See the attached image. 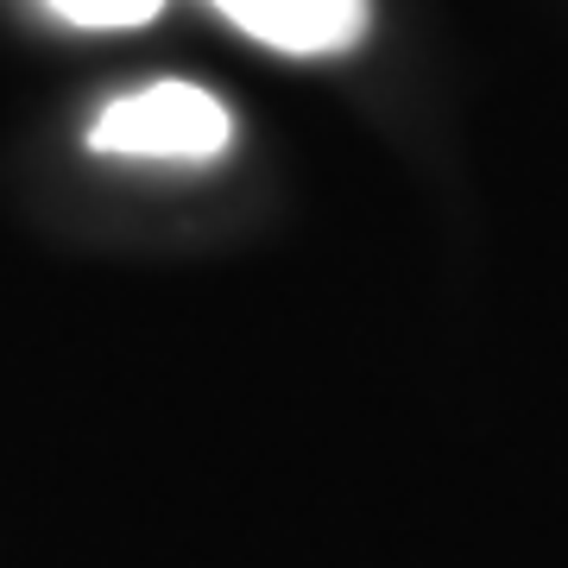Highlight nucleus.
<instances>
[{
	"label": "nucleus",
	"mask_w": 568,
	"mask_h": 568,
	"mask_svg": "<svg viewBox=\"0 0 568 568\" xmlns=\"http://www.w3.org/2000/svg\"><path fill=\"white\" fill-rule=\"evenodd\" d=\"M227 140H234L227 108L196 82L133 89L121 102H108L89 126V145L114 159H215L227 152Z\"/></svg>",
	"instance_id": "1"
},
{
	"label": "nucleus",
	"mask_w": 568,
	"mask_h": 568,
	"mask_svg": "<svg viewBox=\"0 0 568 568\" xmlns=\"http://www.w3.org/2000/svg\"><path fill=\"white\" fill-rule=\"evenodd\" d=\"M246 39L291 51V58H335L366 39L373 0H209Z\"/></svg>",
	"instance_id": "2"
},
{
	"label": "nucleus",
	"mask_w": 568,
	"mask_h": 568,
	"mask_svg": "<svg viewBox=\"0 0 568 568\" xmlns=\"http://www.w3.org/2000/svg\"><path fill=\"white\" fill-rule=\"evenodd\" d=\"M63 26H89V32H114V26H145L164 0H44Z\"/></svg>",
	"instance_id": "3"
}]
</instances>
